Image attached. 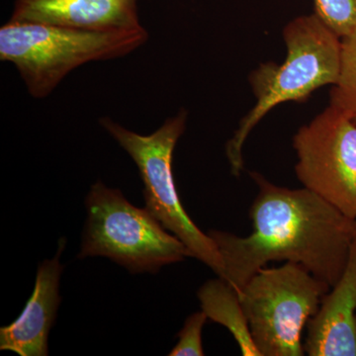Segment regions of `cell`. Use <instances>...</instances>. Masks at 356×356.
Here are the masks:
<instances>
[{
  "instance_id": "obj_1",
  "label": "cell",
  "mask_w": 356,
  "mask_h": 356,
  "mask_svg": "<svg viewBox=\"0 0 356 356\" xmlns=\"http://www.w3.org/2000/svg\"><path fill=\"white\" fill-rule=\"evenodd\" d=\"M257 194L250 206L252 232L247 236L211 229L226 277L238 294L271 261L305 267L331 287L343 275L356 236V220L305 187L290 189L250 172Z\"/></svg>"
},
{
  "instance_id": "obj_2",
  "label": "cell",
  "mask_w": 356,
  "mask_h": 356,
  "mask_svg": "<svg viewBox=\"0 0 356 356\" xmlns=\"http://www.w3.org/2000/svg\"><path fill=\"white\" fill-rule=\"evenodd\" d=\"M287 55L282 64L266 63L250 76L254 106L241 120L226 146L233 175L243 170V149L248 135L270 110L281 103L305 102L325 86H334L341 62V39L317 14L299 16L283 29Z\"/></svg>"
},
{
  "instance_id": "obj_3",
  "label": "cell",
  "mask_w": 356,
  "mask_h": 356,
  "mask_svg": "<svg viewBox=\"0 0 356 356\" xmlns=\"http://www.w3.org/2000/svg\"><path fill=\"white\" fill-rule=\"evenodd\" d=\"M147 39L144 27L96 31L8 21L0 28V60L14 65L33 98L43 99L72 70L125 57Z\"/></svg>"
},
{
  "instance_id": "obj_4",
  "label": "cell",
  "mask_w": 356,
  "mask_h": 356,
  "mask_svg": "<svg viewBox=\"0 0 356 356\" xmlns=\"http://www.w3.org/2000/svg\"><path fill=\"white\" fill-rule=\"evenodd\" d=\"M79 259L102 257L131 273H156L161 267L192 257L177 236L168 233L145 208L129 202L119 189L102 180L91 185Z\"/></svg>"
},
{
  "instance_id": "obj_5",
  "label": "cell",
  "mask_w": 356,
  "mask_h": 356,
  "mask_svg": "<svg viewBox=\"0 0 356 356\" xmlns=\"http://www.w3.org/2000/svg\"><path fill=\"white\" fill-rule=\"evenodd\" d=\"M187 117L186 110L181 109L147 136L128 130L109 117L100 118L99 124L137 165L144 184L146 209L186 245L193 259L225 280L226 271L216 243L187 214L173 177V152L186 128Z\"/></svg>"
},
{
  "instance_id": "obj_6",
  "label": "cell",
  "mask_w": 356,
  "mask_h": 356,
  "mask_svg": "<svg viewBox=\"0 0 356 356\" xmlns=\"http://www.w3.org/2000/svg\"><path fill=\"white\" fill-rule=\"evenodd\" d=\"M331 288L292 262L259 269L238 295L261 355H305L302 332Z\"/></svg>"
},
{
  "instance_id": "obj_7",
  "label": "cell",
  "mask_w": 356,
  "mask_h": 356,
  "mask_svg": "<svg viewBox=\"0 0 356 356\" xmlns=\"http://www.w3.org/2000/svg\"><path fill=\"white\" fill-rule=\"evenodd\" d=\"M303 187L356 220V122L330 104L293 138Z\"/></svg>"
},
{
  "instance_id": "obj_8",
  "label": "cell",
  "mask_w": 356,
  "mask_h": 356,
  "mask_svg": "<svg viewBox=\"0 0 356 356\" xmlns=\"http://www.w3.org/2000/svg\"><path fill=\"white\" fill-rule=\"evenodd\" d=\"M140 0H14L11 22L74 29L130 30L144 27Z\"/></svg>"
},
{
  "instance_id": "obj_9",
  "label": "cell",
  "mask_w": 356,
  "mask_h": 356,
  "mask_svg": "<svg viewBox=\"0 0 356 356\" xmlns=\"http://www.w3.org/2000/svg\"><path fill=\"white\" fill-rule=\"evenodd\" d=\"M65 238L58 241L57 254L38 266L34 290L19 317L0 329V350L20 356L48 355V337L60 304V255Z\"/></svg>"
},
{
  "instance_id": "obj_10",
  "label": "cell",
  "mask_w": 356,
  "mask_h": 356,
  "mask_svg": "<svg viewBox=\"0 0 356 356\" xmlns=\"http://www.w3.org/2000/svg\"><path fill=\"white\" fill-rule=\"evenodd\" d=\"M304 350L310 356H356V236L343 275L307 325Z\"/></svg>"
},
{
  "instance_id": "obj_11",
  "label": "cell",
  "mask_w": 356,
  "mask_h": 356,
  "mask_svg": "<svg viewBox=\"0 0 356 356\" xmlns=\"http://www.w3.org/2000/svg\"><path fill=\"white\" fill-rule=\"evenodd\" d=\"M197 295L207 318L231 332L243 356H262L252 339L240 295L228 281L221 277L206 281Z\"/></svg>"
},
{
  "instance_id": "obj_12",
  "label": "cell",
  "mask_w": 356,
  "mask_h": 356,
  "mask_svg": "<svg viewBox=\"0 0 356 356\" xmlns=\"http://www.w3.org/2000/svg\"><path fill=\"white\" fill-rule=\"evenodd\" d=\"M330 104L356 122V32L341 39V70Z\"/></svg>"
},
{
  "instance_id": "obj_13",
  "label": "cell",
  "mask_w": 356,
  "mask_h": 356,
  "mask_svg": "<svg viewBox=\"0 0 356 356\" xmlns=\"http://www.w3.org/2000/svg\"><path fill=\"white\" fill-rule=\"evenodd\" d=\"M315 13L341 39L356 32V0H314Z\"/></svg>"
},
{
  "instance_id": "obj_14",
  "label": "cell",
  "mask_w": 356,
  "mask_h": 356,
  "mask_svg": "<svg viewBox=\"0 0 356 356\" xmlns=\"http://www.w3.org/2000/svg\"><path fill=\"white\" fill-rule=\"evenodd\" d=\"M208 318L203 311L192 314L185 320L178 334V341L168 353L170 356L205 355L202 344V331Z\"/></svg>"
}]
</instances>
